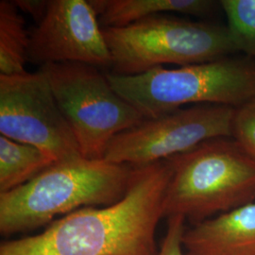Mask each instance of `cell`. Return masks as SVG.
Returning a JSON list of instances; mask_svg holds the SVG:
<instances>
[{"instance_id":"1","label":"cell","mask_w":255,"mask_h":255,"mask_svg":"<svg viewBox=\"0 0 255 255\" xmlns=\"http://www.w3.org/2000/svg\"><path fill=\"white\" fill-rule=\"evenodd\" d=\"M170 176L166 160L133 166L120 201L77 210L42 234L4 242L0 255H157L155 233Z\"/></svg>"},{"instance_id":"2","label":"cell","mask_w":255,"mask_h":255,"mask_svg":"<svg viewBox=\"0 0 255 255\" xmlns=\"http://www.w3.org/2000/svg\"><path fill=\"white\" fill-rule=\"evenodd\" d=\"M133 167L79 158L50 165L29 182L0 194L4 235L41 227L81 207L108 206L126 194Z\"/></svg>"},{"instance_id":"3","label":"cell","mask_w":255,"mask_h":255,"mask_svg":"<svg viewBox=\"0 0 255 255\" xmlns=\"http://www.w3.org/2000/svg\"><path fill=\"white\" fill-rule=\"evenodd\" d=\"M166 161L171 176L164 217L201 222L255 200V159L232 137L204 141Z\"/></svg>"},{"instance_id":"4","label":"cell","mask_w":255,"mask_h":255,"mask_svg":"<svg viewBox=\"0 0 255 255\" xmlns=\"http://www.w3.org/2000/svg\"><path fill=\"white\" fill-rule=\"evenodd\" d=\"M106 76L145 119L189 104L238 107L255 97V64L228 57L171 69L160 66L136 76Z\"/></svg>"},{"instance_id":"5","label":"cell","mask_w":255,"mask_h":255,"mask_svg":"<svg viewBox=\"0 0 255 255\" xmlns=\"http://www.w3.org/2000/svg\"><path fill=\"white\" fill-rule=\"evenodd\" d=\"M110 73L136 76L164 66L201 64L237 50L228 27L157 14L122 27H102Z\"/></svg>"},{"instance_id":"6","label":"cell","mask_w":255,"mask_h":255,"mask_svg":"<svg viewBox=\"0 0 255 255\" xmlns=\"http://www.w3.org/2000/svg\"><path fill=\"white\" fill-rule=\"evenodd\" d=\"M56 101L73 130L82 157L103 160L111 141L144 117L120 97L99 67L80 63L46 64Z\"/></svg>"},{"instance_id":"7","label":"cell","mask_w":255,"mask_h":255,"mask_svg":"<svg viewBox=\"0 0 255 255\" xmlns=\"http://www.w3.org/2000/svg\"><path fill=\"white\" fill-rule=\"evenodd\" d=\"M236 107L193 105L142 123L114 137L104 156L115 164L142 166L188 151L202 142L233 137Z\"/></svg>"},{"instance_id":"8","label":"cell","mask_w":255,"mask_h":255,"mask_svg":"<svg viewBox=\"0 0 255 255\" xmlns=\"http://www.w3.org/2000/svg\"><path fill=\"white\" fill-rule=\"evenodd\" d=\"M0 132L36 146L55 163L82 158L73 130L40 68L34 73L0 75Z\"/></svg>"},{"instance_id":"9","label":"cell","mask_w":255,"mask_h":255,"mask_svg":"<svg viewBox=\"0 0 255 255\" xmlns=\"http://www.w3.org/2000/svg\"><path fill=\"white\" fill-rule=\"evenodd\" d=\"M27 61L40 67L80 63L111 69L112 56L88 0H49L46 15L30 31Z\"/></svg>"},{"instance_id":"10","label":"cell","mask_w":255,"mask_h":255,"mask_svg":"<svg viewBox=\"0 0 255 255\" xmlns=\"http://www.w3.org/2000/svg\"><path fill=\"white\" fill-rule=\"evenodd\" d=\"M187 255H255V202L197 223L183 235Z\"/></svg>"},{"instance_id":"11","label":"cell","mask_w":255,"mask_h":255,"mask_svg":"<svg viewBox=\"0 0 255 255\" xmlns=\"http://www.w3.org/2000/svg\"><path fill=\"white\" fill-rule=\"evenodd\" d=\"M101 27H122L142 19L179 12L206 15L218 5L210 0H88Z\"/></svg>"},{"instance_id":"12","label":"cell","mask_w":255,"mask_h":255,"mask_svg":"<svg viewBox=\"0 0 255 255\" xmlns=\"http://www.w3.org/2000/svg\"><path fill=\"white\" fill-rule=\"evenodd\" d=\"M55 164L36 146L0 135V194L15 189Z\"/></svg>"},{"instance_id":"13","label":"cell","mask_w":255,"mask_h":255,"mask_svg":"<svg viewBox=\"0 0 255 255\" xmlns=\"http://www.w3.org/2000/svg\"><path fill=\"white\" fill-rule=\"evenodd\" d=\"M29 34L22 12L13 0L0 1V75L12 76L27 72Z\"/></svg>"},{"instance_id":"14","label":"cell","mask_w":255,"mask_h":255,"mask_svg":"<svg viewBox=\"0 0 255 255\" xmlns=\"http://www.w3.org/2000/svg\"><path fill=\"white\" fill-rule=\"evenodd\" d=\"M219 5L237 50L255 59V0H222Z\"/></svg>"},{"instance_id":"15","label":"cell","mask_w":255,"mask_h":255,"mask_svg":"<svg viewBox=\"0 0 255 255\" xmlns=\"http://www.w3.org/2000/svg\"><path fill=\"white\" fill-rule=\"evenodd\" d=\"M233 138L255 159V97L236 107L233 119Z\"/></svg>"},{"instance_id":"16","label":"cell","mask_w":255,"mask_h":255,"mask_svg":"<svg viewBox=\"0 0 255 255\" xmlns=\"http://www.w3.org/2000/svg\"><path fill=\"white\" fill-rule=\"evenodd\" d=\"M185 219L181 216L168 218V224L163 244L157 255H187L183 249Z\"/></svg>"},{"instance_id":"17","label":"cell","mask_w":255,"mask_h":255,"mask_svg":"<svg viewBox=\"0 0 255 255\" xmlns=\"http://www.w3.org/2000/svg\"><path fill=\"white\" fill-rule=\"evenodd\" d=\"M21 12L27 13L39 24L46 15L48 0H13Z\"/></svg>"}]
</instances>
